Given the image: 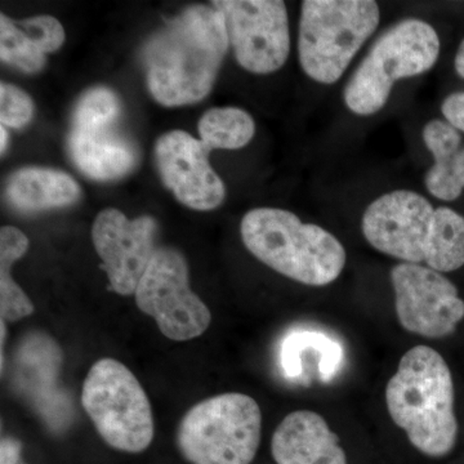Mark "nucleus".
I'll return each instance as SVG.
<instances>
[{
    "mask_svg": "<svg viewBox=\"0 0 464 464\" xmlns=\"http://www.w3.org/2000/svg\"><path fill=\"white\" fill-rule=\"evenodd\" d=\"M230 47L224 14L216 7L185 9L143 48L146 82L166 108L206 99Z\"/></svg>",
    "mask_w": 464,
    "mask_h": 464,
    "instance_id": "1",
    "label": "nucleus"
},
{
    "mask_svg": "<svg viewBox=\"0 0 464 464\" xmlns=\"http://www.w3.org/2000/svg\"><path fill=\"white\" fill-rule=\"evenodd\" d=\"M391 420L424 456L451 453L458 439L454 383L444 357L429 346H415L400 360L386 387Z\"/></svg>",
    "mask_w": 464,
    "mask_h": 464,
    "instance_id": "2",
    "label": "nucleus"
},
{
    "mask_svg": "<svg viewBox=\"0 0 464 464\" xmlns=\"http://www.w3.org/2000/svg\"><path fill=\"white\" fill-rule=\"evenodd\" d=\"M240 235L250 255L304 285H329L346 266V249L332 232L302 221L290 210H249L241 219Z\"/></svg>",
    "mask_w": 464,
    "mask_h": 464,
    "instance_id": "3",
    "label": "nucleus"
},
{
    "mask_svg": "<svg viewBox=\"0 0 464 464\" xmlns=\"http://www.w3.org/2000/svg\"><path fill=\"white\" fill-rule=\"evenodd\" d=\"M380 23L373 0L302 2L298 57L304 74L324 85L340 81Z\"/></svg>",
    "mask_w": 464,
    "mask_h": 464,
    "instance_id": "4",
    "label": "nucleus"
},
{
    "mask_svg": "<svg viewBox=\"0 0 464 464\" xmlns=\"http://www.w3.org/2000/svg\"><path fill=\"white\" fill-rule=\"evenodd\" d=\"M440 38L431 24L420 18L400 21L372 45L351 75L343 101L353 114H377L389 102L393 87L402 79L431 70L440 56Z\"/></svg>",
    "mask_w": 464,
    "mask_h": 464,
    "instance_id": "5",
    "label": "nucleus"
},
{
    "mask_svg": "<svg viewBox=\"0 0 464 464\" xmlns=\"http://www.w3.org/2000/svg\"><path fill=\"white\" fill-rule=\"evenodd\" d=\"M261 433L258 402L244 393L227 392L198 402L183 415L177 445L191 464H250Z\"/></svg>",
    "mask_w": 464,
    "mask_h": 464,
    "instance_id": "6",
    "label": "nucleus"
},
{
    "mask_svg": "<svg viewBox=\"0 0 464 464\" xmlns=\"http://www.w3.org/2000/svg\"><path fill=\"white\" fill-rule=\"evenodd\" d=\"M82 405L103 441L124 453H142L154 439L151 404L136 375L111 357L85 377Z\"/></svg>",
    "mask_w": 464,
    "mask_h": 464,
    "instance_id": "7",
    "label": "nucleus"
},
{
    "mask_svg": "<svg viewBox=\"0 0 464 464\" xmlns=\"http://www.w3.org/2000/svg\"><path fill=\"white\" fill-rule=\"evenodd\" d=\"M134 298L137 307L172 341L195 340L212 322L209 308L190 289L185 256L169 246L155 250Z\"/></svg>",
    "mask_w": 464,
    "mask_h": 464,
    "instance_id": "8",
    "label": "nucleus"
},
{
    "mask_svg": "<svg viewBox=\"0 0 464 464\" xmlns=\"http://www.w3.org/2000/svg\"><path fill=\"white\" fill-rule=\"evenodd\" d=\"M230 47L237 63L252 74H273L290 53L288 9L280 0H218Z\"/></svg>",
    "mask_w": 464,
    "mask_h": 464,
    "instance_id": "9",
    "label": "nucleus"
},
{
    "mask_svg": "<svg viewBox=\"0 0 464 464\" xmlns=\"http://www.w3.org/2000/svg\"><path fill=\"white\" fill-rule=\"evenodd\" d=\"M390 277L396 315L406 332L430 340L456 332L464 319V301L447 276L427 266L401 262Z\"/></svg>",
    "mask_w": 464,
    "mask_h": 464,
    "instance_id": "10",
    "label": "nucleus"
},
{
    "mask_svg": "<svg viewBox=\"0 0 464 464\" xmlns=\"http://www.w3.org/2000/svg\"><path fill=\"white\" fill-rule=\"evenodd\" d=\"M435 209L418 192H386L366 208L362 219V235L383 255L405 264H424Z\"/></svg>",
    "mask_w": 464,
    "mask_h": 464,
    "instance_id": "11",
    "label": "nucleus"
},
{
    "mask_svg": "<svg viewBox=\"0 0 464 464\" xmlns=\"http://www.w3.org/2000/svg\"><path fill=\"white\" fill-rule=\"evenodd\" d=\"M158 224L152 217L130 219L114 208L103 209L92 226V241L118 295L136 292L154 256Z\"/></svg>",
    "mask_w": 464,
    "mask_h": 464,
    "instance_id": "12",
    "label": "nucleus"
},
{
    "mask_svg": "<svg viewBox=\"0 0 464 464\" xmlns=\"http://www.w3.org/2000/svg\"><path fill=\"white\" fill-rule=\"evenodd\" d=\"M210 150L185 130L163 134L155 146L164 185L183 206L213 210L224 203L225 183L208 160Z\"/></svg>",
    "mask_w": 464,
    "mask_h": 464,
    "instance_id": "13",
    "label": "nucleus"
},
{
    "mask_svg": "<svg viewBox=\"0 0 464 464\" xmlns=\"http://www.w3.org/2000/svg\"><path fill=\"white\" fill-rule=\"evenodd\" d=\"M271 454L276 464H348L340 438L311 411L284 418L271 439Z\"/></svg>",
    "mask_w": 464,
    "mask_h": 464,
    "instance_id": "14",
    "label": "nucleus"
},
{
    "mask_svg": "<svg viewBox=\"0 0 464 464\" xmlns=\"http://www.w3.org/2000/svg\"><path fill=\"white\" fill-rule=\"evenodd\" d=\"M115 125L72 127L67 150L76 168L94 181H112L132 172L139 151Z\"/></svg>",
    "mask_w": 464,
    "mask_h": 464,
    "instance_id": "15",
    "label": "nucleus"
},
{
    "mask_svg": "<svg viewBox=\"0 0 464 464\" xmlns=\"http://www.w3.org/2000/svg\"><path fill=\"white\" fill-rule=\"evenodd\" d=\"M81 197V186L70 174L45 167L21 168L9 176L5 198L20 212L72 206Z\"/></svg>",
    "mask_w": 464,
    "mask_h": 464,
    "instance_id": "16",
    "label": "nucleus"
},
{
    "mask_svg": "<svg viewBox=\"0 0 464 464\" xmlns=\"http://www.w3.org/2000/svg\"><path fill=\"white\" fill-rule=\"evenodd\" d=\"M29 249V239L20 228H0V315L5 322H18L32 315L34 304L11 276L12 266Z\"/></svg>",
    "mask_w": 464,
    "mask_h": 464,
    "instance_id": "17",
    "label": "nucleus"
},
{
    "mask_svg": "<svg viewBox=\"0 0 464 464\" xmlns=\"http://www.w3.org/2000/svg\"><path fill=\"white\" fill-rule=\"evenodd\" d=\"M424 264L441 274L464 266V217L451 208L435 209Z\"/></svg>",
    "mask_w": 464,
    "mask_h": 464,
    "instance_id": "18",
    "label": "nucleus"
},
{
    "mask_svg": "<svg viewBox=\"0 0 464 464\" xmlns=\"http://www.w3.org/2000/svg\"><path fill=\"white\" fill-rule=\"evenodd\" d=\"M201 142L209 150H239L256 134L255 119L239 108H213L199 121Z\"/></svg>",
    "mask_w": 464,
    "mask_h": 464,
    "instance_id": "19",
    "label": "nucleus"
},
{
    "mask_svg": "<svg viewBox=\"0 0 464 464\" xmlns=\"http://www.w3.org/2000/svg\"><path fill=\"white\" fill-rule=\"evenodd\" d=\"M0 58L24 72L35 74L45 65L43 53L32 39L5 14H0Z\"/></svg>",
    "mask_w": 464,
    "mask_h": 464,
    "instance_id": "20",
    "label": "nucleus"
},
{
    "mask_svg": "<svg viewBox=\"0 0 464 464\" xmlns=\"http://www.w3.org/2000/svg\"><path fill=\"white\" fill-rule=\"evenodd\" d=\"M121 103L114 91L105 87L85 92L72 112V127H100L118 123Z\"/></svg>",
    "mask_w": 464,
    "mask_h": 464,
    "instance_id": "21",
    "label": "nucleus"
},
{
    "mask_svg": "<svg viewBox=\"0 0 464 464\" xmlns=\"http://www.w3.org/2000/svg\"><path fill=\"white\" fill-rule=\"evenodd\" d=\"M423 142L433 157V166L454 168V161L460 151L462 139L456 128L448 121L433 119L424 125Z\"/></svg>",
    "mask_w": 464,
    "mask_h": 464,
    "instance_id": "22",
    "label": "nucleus"
},
{
    "mask_svg": "<svg viewBox=\"0 0 464 464\" xmlns=\"http://www.w3.org/2000/svg\"><path fill=\"white\" fill-rule=\"evenodd\" d=\"M35 106L32 97L8 83L0 84V123L3 127L21 130L32 121Z\"/></svg>",
    "mask_w": 464,
    "mask_h": 464,
    "instance_id": "23",
    "label": "nucleus"
},
{
    "mask_svg": "<svg viewBox=\"0 0 464 464\" xmlns=\"http://www.w3.org/2000/svg\"><path fill=\"white\" fill-rule=\"evenodd\" d=\"M17 25L44 54L57 51L65 42V30L57 18L42 14L20 21Z\"/></svg>",
    "mask_w": 464,
    "mask_h": 464,
    "instance_id": "24",
    "label": "nucleus"
},
{
    "mask_svg": "<svg viewBox=\"0 0 464 464\" xmlns=\"http://www.w3.org/2000/svg\"><path fill=\"white\" fill-rule=\"evenodd\" d=\"M424 185L433 198L442 201L457 200L463 192V186L457 179L454 168L432 166L427 170Z\"/></svg>",
    "mask_w": 464,
    "mask_h": 464,
    "instance_id": "25",
    "label": "nucleus"
},
{
    "mask_svg": "<svg viewBox=\"0 0 464 464\" xmlns=\"http://www.w3.org/2000/svg\"><path fill=\"white\" fill-rule=\"evenodd\" d=\"M441 112L451 127L464 133V92H456L444 100Z\"/></svg>",
    "mask_w": 464,
    "mask_h": 464,
    "instance_id": "26",
    "label": "nucleus"
},
{
    "mask_svg": "<svg viewBox=\"0 0 464 464\" xmlns=\"http://www.w3.org/2000/svg\"><path fill=\"white\" fill-rule=\"evenodd\" d=\"M23 445L16 439L5 438L0 444V464H21Z\"/></svg>",
    "mask_w": 464,
    "mask_h": 464,
    "instance_id": "27",
    "label": "nucleus"
},
{
    "mask_svg": "<svg viewBox=\"0 0 464 464\" xmlns=\"http://www.w3.org/2000/svg\"><path fill=\"white\" fill-rule=\"evenodd\" d=\"M454 172L464 188V148L458 152L456 161H454Z\"/></svg>",
    "mask_w": 464,
    "mask_h": 464,
    "instance_id": "28",
    "label": "nucleus"
},
{
    "mask_svg": "<svg viewBox=\"0 0 464 464\" xmlns=\"http://www.w3.org/2000/svg\"><path fill=\"white\" fill-rule=\"evenodd\" d=\"M454 66H456L457 74L464 79V39L458 48Z\"/></svg>",
    "mask_w": 464,
    "mask_h": 464,
    "instance_id": "29",
    "label": "nucleus"
},
{
    "mask_svg": "<svg viewBox=\"0 0 464 464\" xmlns=\"http://www.w3.org/2000/svg\"><path fill=\"white\" fill-rule=\"evenodd\" d=\"M8 143V132L5 130V127H0V152L2 155L5 154V148H7Z\"/></svg>",
    "mask_w": 464,
    "mask_h": 464,
    "instance_id": "30",
    "label": "nucleus"
},
{
    "mask_svg": "<svg viewBox=\"0 0 464 464\" xmlns=\"http://www.w3.org/2000/svg\"><path fill=\"white\" fill-rule=\"evenodd\" d=\"M21 464H24V463H21Z\"/></svg>",
    "mask_w": 464,
    "mask_h": 464,
    "instance_id": "31",
    "label": "nucleus"
}]
</instances>
